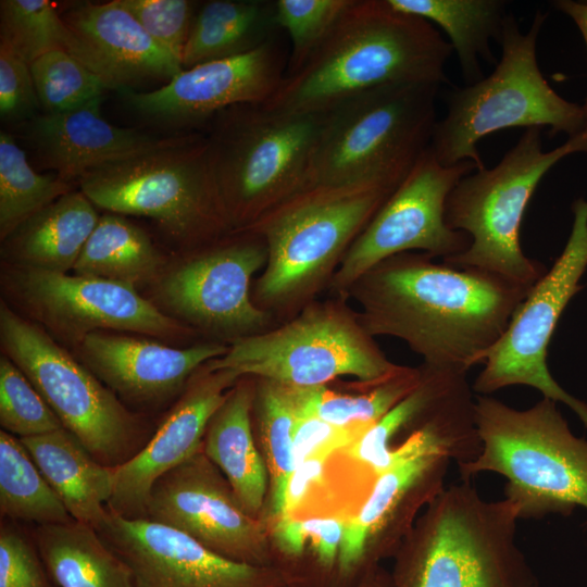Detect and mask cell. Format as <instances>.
I'll list each match as a JSON object with an SVG mask.
<instances>
[{"label": "cell", "mask_w": 587, "mask_h": 587, "mask_svg": "<svg viewBox=\"0 0 587 587\" xmlns=\"http://www.w3.org/2000/svg\"><path fill=\"white\" fill-rule=\"evenodd\" d=\"M2 286L15 305L74 350L93 332H129L167 340L197 333L136 288L102 278L3 263Z\"/></svg>", "instance_id": "14"}, {"label": "cell", "mask_w": 587, "mask_h": 587, "mask_svg": "<svg viewBox=\"0 0 587 587\" xmlns=\"http://www.w3.org/2000/svg\"><path fill=\"white\" fill-rule=\"evenodd\" d=\"M288 58L277 35L250 52L184 68L158 89H127L122 97L151 121L177 127L209 123L227 108L268 101L285 77Z\"/></svg>", "instance_id": "18"}, {"label": "cell", "mask_w": 587, "mask_h": 587, "mask_svg": "<svg viewBox=\"0 0 587 587\" xmlns=\"http://www.w3.org/2000/svg\"><path fill=\"white\" fill-rule=\"evenodd\" d=\"M516 508L460 479L429 502L400 550L392 587H539L516 541Z\"/></svg>", "instance_id": "3"}, {"label": "cell", "mask_w": 587, "mask_h": 587, "mask_svg": "<svg viewBox=\"0 0 587 587\" xmlns=\"http://www.w3.org/2000/svg\"><path fill=\"white\" fill-rule=\"evenodd\" d=\"M78 183L95 207L149 217L185 250L232 233L205 135H180L173 143L95 167Z\"/></svg>", "instance_id": "9"}, {"label": "cell", "mask_w": 587, "mask_h": 587, "mask_svg": "<svg viewBox=\"0 0 587 587\" xmlns=\"http://www.w3.org/2000/svg\"><path fill=\"white\" fill-rule=\"evenodd\" d=\"M0 424L20 439L63 427L32 382L5 354L0 357Z\"/></svg>", "instance_id": "38"}, {"label": "cell", "mask_w": 587, "mask_h": 587, "mask_svg": "<svg viewBox=\"0 0 587 587\" xmlns=\"http://www.w3.org/2000/svg\"><path fill=\"white\" fill-rule=\"evenodd\" d=\"M547 15L537 11L523 34L508 14L501 35V58L482 80L448 91L447 113L433 132L430 150L444 166L471 161L485 168L477 145L495 132L549 127V135L569 138L582 133V105L561 97L544 77L537 61V40Z\"/></svg>", "instance_id": "7"}, {"label": "cell", "mask_w": 587, "mask_h": 587, "mask_svg": "<svg viewBox=\"0 0 587 587\" xmlns=\"http://www.w3.org/2000/svg\"><path fill=\"white\" fill-rule=\"evenodd\" d=\"M541 132V127L525 129L496 166L467 174L450 191L446 224L467 234L471 243L445 263L485 271L523 286H533L546 273L541 263L523 252L524 213L549 170L566 155L584 153V148L576 135L546 152Z\"/></svg>", "instance_id": "10"}, {"label": "cell", "mask_w": 587, "mask_h": 587, "mask_svg": "<svg viewBox=\"0 0 587 587\" xmlns=\"http://www.w3.org/2000/svg\"><path fill=\"white\" fill-rule=\"evenodd\" d=\"M0 587H57L34 539L4 520L0 526Z\"/></svg>", "instance_id": "42"}, {"label": "cell", "mask_w": 587, "mask_h": 587, "mask_svg": "<svg viewBox=\"0 0 587 587\" xmlns=\"http://www.w3.org/2000/svg\"><path fill=\"white\" fill-rule=\"evenodd\" d=\"M355 587H392L391 577L384 574H369Z\"/></svg>", "instance_id": "47"}, {"label": "cell", "mask_w": 587, "mask_h": 587, "mask_svg": "<svg viewBox=\"0 0 587 587\" xmlns=\"http://www.w3.org/2000/svg\"><path fill=\"white\" fill-rule=\"evenodd\" d=\"M365 430L336 426L315 415L299 413L292 438L294 466L313 458L328 459L336 450L354 444Z\"/></svg>", "instance_id": "44"}, {"label": "cell", "mask_w": 587, "mask_h": 587, "mask_svg": "<svg viewBox=\"0 0 587 587\" xmlns=\"http://www.w3.org/2000/svg\"><path fill=\"white\" fill-rule=\"evenodd\" d=\"M420 380V369L399 366L389 376L359 394H340L325 385L298 387L300 414H312L340 427L367 429L382 419Z\"/></svg>", "instance_id": "33"}, {"label": "cell", "mask_w": 587, "mask_h": 587, "mask_svg": "<svg viewBox=\"0 0 587 587\" xmlns=\"http://www.w3.org/2000/svg\"><path fill=\"white\" fill-rule=\"evenodd\" d=\"M475 422L480 450L457 464L460 479L485 472L503 476L504 499L520 520L587 510V440L572 434L555 401L542 397L517 410L478 395Z\"/></svg>", "instance_id": "4"}, {"label": "cell", "mask_w": 587, "mask_h": 587, "mask_svg": "<svg viewBox=\"0 0 587 587\" xmlns=\"http://www.w3.org/2000/svg\"><path fill=\"white\" fill-rule=\"evenodd\" d=\"M239 379L227 370L205 363L188 380L177 402L143 448L114 467V489L108 509L126 519H147L154 483L202 451L208 425Z\"/></svg>", "instance_id": "21"}, {"label": "cell", "mask_w": 587, "mask_h": 587, "mask_svg": "<svg viewBox=\"0 0 587 587\" xmlns=\"http://www.w3.org/2000/svg\"><path fill=\"white\" fill-rule=\"evenodd\" d=\"M102 98L76 110L38 115L28 122L27 139L45 166L66 182L116 160L176 141L180 135L158 136L116 126L100 112Z\"/></svg>", "instance_id": "24"}, {"label": "cell", "mask_w": 587, "mask_h": 587, "mask_svg": "<svg viewBox=\"0 0 587 587\" xmlns=\"http://www.w3.org/2000/svg\"><path fill=\"white\" fill-rule=\"evenodd\" d=\"M166 260L149 235L115 213L101 215L73 271L134 288L157 284Z\"/></svg>", "instance_id": "31"}, {"label": "cell", "mask_w": 587, "mask_h": 587, "mask_svg": "<svg viewBox=\"0 0 587 587\" xmlns=\"http://www.w3.org/2000/svg\"><path fill=\"white\" fill-rule=\"evenodd\" d=\"M215 469L200 451L162 475L150 491L147 519L175 528L225 558L271 566L258 523Z\"/></svg>", "instance_id": "19"}, {"label": "cell", "mask_w": 587, "mask_h": 587, "mask_svg": "<svg viewBox=\"0 0 587 587\" xmlns=\"http://www.w3.org/2000/svg\"><path fill=\"white\" fill-rule=\"evenodd\" d=\"M394 190L372 183L309 186L245 229L267 249L253 302L272 315L307 305Z\"/></svg>", "instance_id": "5"}, {"label": "cell", "mask_w": 587, "mask_h": 587, "mask_svg": "<svg viewBox=\"0 0 587 587\" xmlns=\"http://www.w3.org/2000/svg\"><path fill=\"white\" fill-rule=\"evenodd\" d=\"M453 49L434 26L388 0H352L300 68L285 75L265 107L322 114L364 91L392 84L447 83Z\"/></svg>", "instance_id": "2"}, {"label": "cell", "mask_w": 587, "mask_h": 587, "mask_svg": "<svg viewBox=\"0 0 587 587\" xmlns=\"http://www.w3.org/2000/svg\"><path fill=\"white\" fill-rule=\"evenodd\" d=\"M458 455L455 439L437 425L412 433L395 447L391 464L376 476L364 504L346 523L336 567L340 584L365 567L380 537L444 490L448 467Z\"/></svg>", "instance_id": "17"}, {"label": "cell", "mask_w": 587, "mask_h": 587, "mask_svg": "<svg viewBox=\"0 0 587 587\" xmlns=\"http://www.w3.org/2000/svg\"><path fill=\"white\" fill-rule=\"evenodd\" d=\"M530 287L404 252L376 264L345 297L357 300L371 336L403 340L424 364L469 372L502 336Z\"/></svg>", "instance_id": "1"}, {"label": "cell", "mask_w": 587, "mask_h": 587, "mask_svg": "<svg viewBox=\"0 0 587 587\" xmlns=\"http://www.w3.org/2000/svg\"><path fill=\"white\" fill-rule=\"evenodd\" d=\"M99 215L80 191L47 205L2 240L3 263L50 272L73 270Z\"/></svg>", "instance_id": "26"}, {"label": "cell", "mask_w": 587, "mask_h": 587, "mask_svg": "<svg viewBox=\"0 0 587 587\" xmlns=\"http://www.w3.org/2000/svg\"><path fill=\"white\" fill-rule=\"evenodd\" d=\"M439 87L386 85L322 113L308 187L372 183L396 189L430 146Z\"/></svg>", "instance_id": "6"}, {"label": "cell", "mask_w": 587, "mask_h": 587, "mask_svg": "<svg viewBox=\"0 0 587 587\" xmlns=\"http://www.w3.org/2000/svg\"><path fill=\"white\" fill-rule=\"evenodd\" d=\"M120 332H93L75 349L121 401L153 409L180 395L205 363L224 355L228 345L211 340L185 348Z\"/></svg>", "instance_id": "22"}, {"label": "cell", "mask_w": 587, "mask_h": 587, "mask_svg": "<svg viewBox=\"0 0 587 587\" xmlns=\"http://www.w3.org/2000/svg\"><path fill=\"white\" fill-rule=\"evenodd\" d=\"M279 32L275 1H204L198 4L192 21L183 52V67L250 52Z\"/></svg>", "instance_id": "29"}, {"label": "cell", "mask_w": 587, "mask_h": 587, "mask_svg": "<svg viewBox=\"0 0 587 587\" xmlns=\"http://www.w3.org/2000/svg\"><path fill=\"white\" fill-rule=\"evenodd\" d=\"M553 7L560 12L566 14L577 26L587 50V1H574V0H557L553 1ZM584 128L579 135L583 145L584 153H587V95L585 102L582 105Z\"/></svg>", "instance_id": "46"}, {"label": "cell", "mask_w": 587, "mask_h": 587, "mask_svg": "<svg viewBox=\"0 0 587 587\" xmlns=\"http://www.w3.org/2000/svg\"><path fill=\"white\" fill-rule=\"evenodd\" d=\"M98 533L130 567L136 587H292L278 569L225 558L149 519L109 510Z\"/></svg>", "instance_id": "20"}, {"label": "cell", "mask_w": 587, "mask_h": 587, "mask_svg": "<svg viewBox=\"0 0 587 587\" xmlns=\"http://www.w3.org/2000/svg\"><path fill=\"white\" fill-rule=\"evenodd\" d=\"M62 17L74 36L70 54L118 91L180 73L182 62L161 47L120 3L79 2Z\"/></svg>", "instance_id": "23"}, {"label": "cell", "mask_w": 587, "mask_h": 587, "mask_svg": "<svg viewBox=\"0 0 587 587\" xmlns=\"http://www.w3.org/2000/svg\"><path fill=\"white\" fill-rule=\"evenodd\" d=\"M326 460L325 458L309 459L294 469L275 517L278 520L292 517L294 512L301 505L311 489L322 482Z\"/></svg>", "instance_id": "45"}, {"label": "cell", "mask_w": 587, "mask_h": 587, "mask_svg": "<svg viewBox=\"0 0 587 587\" xmlns=\"http://www.w3.org/2000/svg\"><path fill=\"white\" fill-rule=\"evenodd\" d=\"M241 377L212 416L202 452L218 467L243 510L253 516L262 507L267 483L265 460L251 426L254 388Z\"/></svg>", "instance_id": "27"}, {"label": "cell", "mask_w": 587, "mask_h": 587, "mask_svg": "<svg viewBox=\"0 0 587 587\" xmlns=\"http://www.w3.org/2000/svg\"><path fill=\"white\" fill-rule=\"evenodd\" d=\"M398 11L435 23L448 35L466 85L482 80L480 61L497 64L490 40L500 43L507 17L503 0H388Z\"/></svg>", "instance_id": "30"}, {"label": "cell", "mask_w": 587, "mask_h": 587, "mask_svg": "<svg viewBox=\"0 0 587 587\" xmlns=\"http://www.w3.org/2000/svg\"><path fill=\"white\" fill-rule=\"evenodd\" d=\"M208 365L239 378L297 387L326 385L344 375L375 383L400 366L386 358L345 298L309 302L282 326L230 341L227 352Z\"/></svg>", "instance_id": "11"}, {"label": "cell", "mask_w": 587, "mask_h": 587, "mask_svg": "<svg viewBox=\"0 0 587 587\" xmlns=\"http://www.w3.org/2000/svg\"><path fill=\"white\" fill-rule=\"evenodd\" d=\"M40 105L30 64L0 41V115L5 121L33 118Z\"/></svg>", "instance_id": "43"}, {"label": "cell", "mask_w": 587, "mask_h": 587, "mask_svg": "<svg viewBox=\"0 0 587 587\" xmlns=\"http://www.w3.org/2000/svg\"><path fill=\"white\" fill-rule=\"evenodd\" d=\"M40 105L48 114L76 110L102 98L103 82L63 50L50 51L30 63Z\"/></svg>", "instance_id": "37"}, {"label": "cell", "mask_w": 587, "mask_h": 587, "mask_svg": "<svg viewBox=\"0 0 587 587\" xmlns=\"http://www.w3.org/2000/svg\"><path fill=\"white\" fill-rule=\"evenodd\" d=\"M346 523L336 517L282 519L273 529L275 546L289 559L302 557L309 547L315 566L330 576L336 572Z\"/></svg>", "instance_id": "40"}, {"label": "cell", "mask_w": 587, "mask_h": 587, "mask_svg": "<svg viewBox=\"0 0 587 587\" xmlns=\"http://www.w3.org/2000/svg\"><path fill=\"white\" fill-rule=\"evenodd\" d=\"M21 441L70 515L98 530L109 514L114 467L99 462L64 427Z\"/></svg>", "instance_id": "25"}, {"label": "cell", "mask_w": 587, "mask_h": 587, "mask_svg": "<svg viewBox=\"0 0 587 587\" xmlns=\"http://www.w3.org/2000/svg\"><path fill=\"white\" fill-rule=\"evenodd\" d=\"M0 340L62 426L102 464L116 467L137 454L152 434L140 413L120 400L41 326L0 303Z\"/></svg>", "instance_id": "12"}, {"label": "cell", "mask_w": 587, "mask_h": 587, "mask_svg": "<svg viewBox=\"0 0 587 587\" xmlns=\"http://www.w3.org/2000/svg\"><path fill=\"white\" fill-rule=\"evenodd\" d=\"M352 0H276V22L290 40L285 75L292 74L321 43Z\"/></svg>", "instance_id": "39"}, {"label": "cell", "mask_w": 587, "mask_h": 587, "mask_svg": "<svg viewBox=\"0 0 587 587\" xmlns=\"http://www.w3.org/2000/svg\"><path fill=\"white\" fill-rule=\"evenodd\" d=\"M208 124L211 171L232 233L308 187L322 114L249 103L227 108Z\"/></svg>", "instance_id": "8"}, {"label": "cell", "mask_w": 587, "mask_h": 587, "mask_svg": "<svg viewBox=\"0 0 587 587\" xmlns=\"http://www.w3.org/2000/svg\"><path fill=\"white\" fill-rule=\"evenodd\" d=\"M266 261L261 236L251 230L230 233L187 250L157 282V296L195 330L229 344L270 329L273 315L253 302L251 291L252 277Z\"/></svg>", "instance_id": "15"}, {"label": "cell", "mask_w": 587, "mask_h": 587, "mask_svg": "<svg viewBox=\"0 0 587 587\" xmlns=\"http://www.w3.org/2000/svg\"><path fill=\"white\" fill-rule=\"evenodd\" d=\"M471 161L441 165L428 148L351 243L328 286L341 298L367 271L392 255L422 251L444 260L465 251L471 238L445 221L446 201Z\"/></svg>", "instance_id": "16"}, {"label": "cell", "mask_w": 587, "mask_h": 587, "mask_svg": "<svg viewBox=\"0 0 587 587\" xmlns=\"http://www.w3.org/2000/svg\"><path fill=\"white\" fill-rule=\"evenodd\" d=\"M58 8L49 0H1L0 41L29 64L50 51L71 53L74 36Z\"/></svg>", "instance_id": "36"}, {"label": "cell", "mask_w": 587, "mask_h": 587, "mask_svg": "<svg viewBox=\"0 0 587 587\" xmlns=\"http://www.w3.org/2000/svg\"><path fill=\"white\" fill-rule=\"evenodd\" d=\"M118 1L161 47L182 62L199 2L190 0Z\"/></svg>", "instance_id": "41"}, {"label": "cell", "mask_w": 587, "mask_h": 587, "mask_svg": "<svg viewBox=\"0 0 587 587\" xmlns=\"http://www.w3.org/2000/svg\"><path fill=\"white\" fill-rule=\"evenodd\" d=\"M33 539L57 587H136L130 567L88 524L37 525Z\"/></svg>", "instance_id": "28"}, {"label": "cell", "mask_w": 587, "mask_h": 587, "mask_svg": "<svg viewBox=\"0 0 587 587\" xmlns=\"http://www.w3.org/2000/svg\"><path fill=\"white\" fill-rule=\"evenodd\" d=\"M72 191L71 183L55 173H37L14 137L0 132V238Z\"/></svg>", "instance_id": "35"}, {"label": "cell", "mask_w": 587, "mask_h": 587, "mask_svg": "<svg viewBox=\"0 0 587 587\" xmlns=\"http://www.w3.org/2000/svg\"><path fill=\"white\" fill-rule=\"evenodd\" d=\"M258 379L252 409L271 478L272 513L276 516L295 469L292 438L300 402L297 386Z\"/></svg>", "instance_id": "34"}, {"label": "cell", "mask_w": 587, "mask_h": 587, "mask_svg": "<svg viewBox=\"0 0 587 587\" xmlns=\"http://www.w3.org/2000/svg\"><path fill=\"white\" fill-rule=\"evenodd\" d=\"M573 224L566 245L550 270L530 287L507 329L483 355V370L472 387L489 396L509 386H529L544 398L565 403L587 427V404L567 394L550 374L551 337L569 301L582 289L587 268V200L572 204Z\"/></svg>", "instance_id": "13"}, {"label": "cell", "mask_w": 587, "mask_h": 587, "mask_svg": "<svg viewBox=\"0 0 587 587\" xmlns=\"http://www.w3.org/2000/svg\"><path fill=\"white\" fill-rule=\"evenodd\" d=\"M0 514L2 519L55 525L72 522L18 437L0 432Z\"/></svg>", "instance_id": "32"}]
</instances>
